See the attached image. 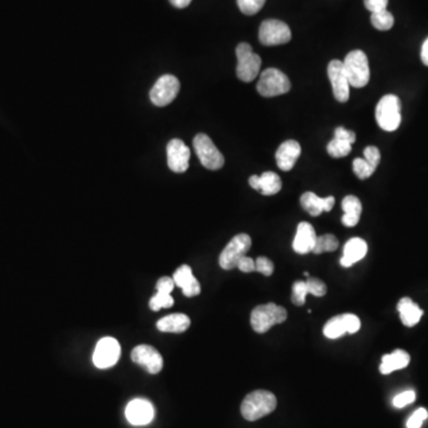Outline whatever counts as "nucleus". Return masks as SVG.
<instances>
[{
  "instance_id": "f257e3e1",
  "label": "nucleus",
  "mask_w": 428,
  "mask_h": 428,
  "mask_svg": "<svg viewBox=\"0 0 428 428\" xmlns=\"http://www.w3.org/2000/svg\"><path fill=\"white\" fill-rule=\"evenodd\" d=\"M278 406V400L273 392L268 390H255L243 400L241 412L245 420L257 421L263 416L269 415Z\"/></svg>"
},
{
  "instance_id": "f03ea898",
  "label": "nucleus",
  "mask_w": 428,
  "mask_h": 428,
  "mask_svg": "<svg viewBox=\"0 0 428 428\" xmlns=\"http://www.w3.org/2000/svg\"><path fill=\"white\" fill-rule=\"evenodd\" d=\"M287 317L288 314L285 308L270 302L266 305L257 306L252 311L250 321H251V326L255 332L266 333L273 326L278 325L287 320Z\"/></svg>"
},
{
  "instance_id": "7ed1b4c3",
  "label": "nucleus",
  "mask_w": 428,
  "mask_h": 428,
  "mask_svg": "<svg viewBox=\"0 0 428 428\" xmlns=\"http://www.w3.org/2000/svg\"><path fill=\"white\" fill-rule=\"evenodd\" d=\"M345 74L348 76L350 86L356 88L365 87L370 80L368 56L362 50H353L345 57Z\"/></svg>"
},
{
  "instance_id": "20e7f679",
  "label": "nucleus",
  "mask_w": 428,
  "mask_h": 428,
  "mask_svg": "<svg viewBox=\"0 0 428 428\" xmlns=\"http://www.w3.org/2000/svg\"><path fill=\"white\" fill-rule=\"evenodd\" d=\"M292 83L288 76L278 68H266L262 71L257 83V91L264 98H273L290 91Z\"/></svg>"
},
{
  "instance_id": "39448f33",
  "label": "nucleus",
  "mask_w": 428,
  "mask_h": 428,
  "mask_svg": "<svg viewBox=\"0 0 428 428\" xmlns=\"http://www.w3.org/2000/svg\"><path fill=\"white\" fill-rule=\"evenodd\" d=\"M238 64L236 68L237 78L244 83H251L257 78L261 69L262 59L259 55L255 54L252 47L249 43H239L236 48Z\"/></svg>"
},
{
  "instance_id": "423d86ee",
  "label": "nucleus",
  "mask_w": 428,
  "mask_h": 428,
  "mask_svg": "<svg viewBox=\"0 0 428 428\" xmlns=\"http://www.w3.org/2000/svg\"><path fill=\"white\" fill-rule=\"evenodd\" d=\"M376 120L382 130L392 132L399 129L401 124V101L399 97L387 94L378 101Z\"/></svg>"
},
{
  "instance_id": "0eeeda50",
  "label": "nucleus",
  "mask_w": 428,
  "mask_h": 428,
  "mask_svg": "<svg viewBox=\"0 0 428 428\" xmlns=\"http://www.w3.org/2000/svg\"><path fill=\"white\" fill-rule=\"evenodd\" d=\"M193 147L202 166L210 171H219L222 168L225 159L212 139L205 134H198L193 139Z\"/></svg>"
},
{
  "instance_id": "6e6552de",
  "label": "nucleus",
  "mask_w": 428,
  "mask_h": 428,
  "mask_svg": "<svg viewBox=\"0 0 428 428\" xmlns=\"http://www.w3.org/2000/svg\"><path fill=\"white\" fill-rule=\"evenodd\" d=\"M251 238L249 234H241L234 236L230 243L224 248L219 256V264L224 270L237 268V263L243 256H246L251 248Z\"/></svg>"
},
{
  "instance_id": "1a4fd4ad",
  "label": "nucleus",
  "mask_w": 428,
  "mask_h": 428,
  "mask_svg": "<svg viewBox=\"0 0 428 428\" xmlns=\"http://www.w3.org/2000/svg\"><path fill=\"white\" fill-rule=\"evenodd\" d=\"M259 42L266 47L281 45L292 40L290 27L278 20H266L261 24L258 32Z\"/></svg>"
},
{
  "instance_id": "9d476101",
  "label": "nucleus",
  "mask_w": 428,
  "mask_h": 428,
  "mask_svg": "<svg viewBox=\"0 0 428 428\" xmlns=\"http://www.w3.org/2000/svg\"><path fill=\"white\" fill-rule=\"evenodd\" d=\"M180 81L178 78L171 74H166L159 78L151 88L150 100L155 106L163 107L174 101L180 92Z\"/></svg>"
},
{
  "instance_id": "9b49d317",
  "label": "nucleus",
  "mask_w": 428,
  "mask_h": 428,
  "mask_svg": "<svg viewBox=\"0 0 428 428\" xmlns=\"http://www.w3.org/2000/svg\"><path fill=\"white\" fill-rule=\"evenodd\" d=\"M120 357V345L115 338H103L95 346L93 362L97 368H111Z\"/></svg>"
},
{
  "instance_id": "f8f14e48",
  "label": "nucleus",
  "mask_w": 428,
  "mask_h": 428,
  "mask_svg": "<svg viewBox=\"0 0 428 428\" xmlns=\"http://www.w3.org/2000/svg\"><path fill=\"white\" fill-rule=\"evenodd\" d=\"M327 74L332 85L333 94L339 103H346L350 98V83L345 74L344 64L339 59H333L327 67Z\"/></svg>"
},
{
  "instance_id": "ddd939ff",
  "label": "nucleus",
  "mask_w": 428,
  "mask_h": 428,
  "mask_svg": "<svg viewBox=\"0 0 428 428\" xmlns=\"http://www.w3.org/2000/svg\"><path fill=\"white\" fill-rule=\"evenodd\" d=\"M190 150L181 139H171L166 145V162L174 173H185L190 166Z\"/></svg>"
},
{
  "instance_id": "4468645a",
  "label": "nucleus",
  "mask_w": 428,
  "mask_h": 428,
  "mask_svg": "<svg viewBox=\"0 0 428 428\" xmlns=\"http://www.w3.org/2000/svg\"><path fill=\"white\" fill-rule=\"evenodd\" d=\"M131 358L136 364L142 365L148 373H159L163 368V358L157 350L150 345H138L131 352Z\"/></svg>"
},
{
  "instance_id": "2eb2a0df",
  "label": "nucleus",
  "mask_w": 428,
  "mask_h": 428,
  "mask_svg": "<svg viewBox=\"0 0 428 428\" xmlns=\"http://www.w3.org/2000/svg\"><path fill=\"white\" fill-rule=\"evenodd\" d=\"M154 406L147 400L136 399L127 404L125 415L129 422L135 426L148 425L154 419Z\"/></svg>"
},
{
  "instance_id": "dca6fc26",
  "label": "nucleus",
  "mask_w": 428,
  "mask_h": 428,
  "mask_svg": "<svg viewBox=\"0 0 428 428\" xmlns=\"http://www.w3.org/2000/svg\"><path fill=\"white\" fill-rule=\"evenodd\" d=\"M300 155H301V145L297 141L290 139V141L282 143L278 147L275 159L281 171H290L295 166Z\"/></svg>"
},
{
  "instance_id": "f3484780",
  "label": "nucleus",
  "mask_w": 428,
  "mask_h": 428,
  "mask_svg": "<svg viewBox=\"0 0 428 428\" xmlns=\"http://www.w3.org/2000/svg\"><path fill=\"white\" fill-rule=\"evenodd\" d=\"M317 234L309 222H302L297 225V234L293 241V250L299 255L309 254L313 251L317 242Z\"/></svg>"
},
{
  "instance_id": "a211bd4d",
  "label": "nucleus",
  "mask_w": 428,
  "mask_h": 428,
  "mask_svg": "<svg viewBox=\"0 0 428 428\" xmlns=\"http://www.w3.org/2000/svg\"><path fill=\"white\" fill-rule=\"evenodd\" d=\"M175 285L183 290V294L188 297H197L201 292V287L198 280L195 278L192 271V268L187 264L178 266V269L174 273L173 276Z\"/></svg>"
},
{
  "instance_id": "6ab92c4d",
  "label": "nucleus",
  "mask_w": 428,
  "mask_h": 428,
  "mask_svg": "<svg viewBox=\"0 0 428 428\" xmlns=\"http://www.w3.org/2000/svg\"><path fill=\"white\" fill-rule=\"evenodd\" d=\"M301 206L312 217H319L322 212H329L334 206V197L320 198L313 192H306L300 199Z\"/></svg>"
},
{
  "instance_id": "aec40b11",
  "label": "nucleus",
  "mask_w": 428,
  "mask_h": 428,
  "mask_svg": "<svg viewBox=\"0 0 428 428\" xmlns=\"http://www.w3.org/2000/svg\"><path fill=\"white\" fill-rule=\"evenodd\" d=\"M368 252V244L362 238H351L346 242L343 250V257L341 258V266L350 268L357 262L362 261Z\"/></svg>"
},
{
  "instance_id": "412c9836",
  "label": "nucleus",
  "mask_w": 428,
  "mask_h": 428,
  "mask_svg": "<svg viewBox=\"0 0 428 428\" xmlns=\"http://www.w3.org/2000/svg\"><path fill=\"white\" fill-rule=\"evenodd\" d=\"M397 311L400 313L402 324L407 327L415 326L420 321L421 317L424 314V311L409 297L401 299L397 304Z\"/></svg>"
},
{
  "instance_id": "4be33fe9",
  "label": "nucleus",
  "mask_w": 428,
  "mask_h": 428,
  "mask_svg": "<svg viewBox=\"0 0 428 428\" xmlns=\"http://www.w3.org/2000/svg\"><path fill=\"white\" fill-rule=\"evenodd\" d=\"M341 208L344 211V215L341 218L343 225L346 227H353L359 222L362 214V202L355 195H348L341 201Z\"/></svg>"
},
{
  "instance_id": "5701e85b",
  "label": "nucleus",
  "mask_w": 428,
  "mask_h": 428,
  "mask_svg": "<svg viewBox=\"0 0 428 428\" xmlns=\"http://www.w3.org/2000/svg\"><path fill=\"white\" fill-rule=\"evenodd\" d=\"M411 362V356L404 350H395L394 352L385 355L382 357V363L380 365V373L389 375L395 370L404 369Z\"/></svg>"
},
{
  "instance_id": "b1692460",
  "label": "nucleus",
  "mask_w": 428,
  "mask_h": 428,
  "mask_svg": "<svg viewBox=\"0 0 428 428\" xmlns=\"http://www.w3.org/2000/svg\"><path fill=\"white\" fill-rule=\"evenodd\" d=\"M190 319L186 314L174 313L157 321V329L161 332L183 333L190 329Z\"/></svg>"
},
{
  "instance_id": "393cba45",
  "label": "nucleus",
  "mask_w": 428,
  "mask_h": 428,
  "mask_svg": "<svg viewBox=\"0 0 428 428\" xmlns=\"http://www.w3.org/2000/svg\"><path fill=\"white\" fill-rule=\"evenodd\" d=\"M281 178L273 171H266L259 176V190L262 194L270 197V195L278 194L281 190Z\"/></svg>"
},
{
  "instance_id": "a878e982",
  "label": "nucleus",
  "mask_w": 428,
  "mask_h": 428,
  "mask_svg": "<svg viewBox=\"0 0 428 428\" xmlns=\"http://www.w3.org/2000/svg\"><path fill=\"white\" fill-rule=\"evenodd\" d=\"M339 246V241L336 236L333 234H322L320 237L317 238V242L313 248V254L320 255L324 252H332L336 251Z\"/></svg>"
},
{
  "instance_id": "bb28decb",
  "label": "nucleus",
  "mask_w": 428,
  "mask_h": 428,
  "mask_svg": "<svg viewBox=\"0 0 428 428\" xmlns=\"http://www.w3.org/2000/svg\"><path fill=\"white\" fill-rule=\"evenodd\" d=\"M344 334H346V331L343 324L341 314L329 319L324 326V336L329 339H337V338L343 337Z\"/></svg>"
},
{
  "instance_id": "cd10ccee",
  "label": "nucleus",
  "mask_w": 428,
  "mask_h": 428,
  "mask_svg": "<svg viewBox=\"0 0 428 428\" xmlns=\"http://www.w3.org/2000/svg\"><path fill=\"white\" fill-rule=\"evenodd\" d=\"M371 24L373 25V28L380 31H387L390 30L394 25V16L388 10H383V11L373 12L371 13Z\"/></svg>"
},
{
  "instance_id": "c85d7f7f",
  "label": "nucleus",
  "mask_w": 428,
  "mask_h": 428,
  "mask_svg": "<svg viewBox=\"0 0 428 428\" xmlns=\"http://www.w3.org/2000/svg\"><path fill=\"white\" fill-rule=\"evenodd\" d=\"M351 149H352V144L341 141V139L333 138L327 144V152L334 159H341V157L348 156L351 152Z\"/></svg>"
},
{
  "instance_id": "c756f323",
  "label": "nucleus",
  "mask_w": 428,
  "mask_h": 428,
  "mask_svg": "<svg viewBox=\"0 0 428 428\" xmlns=\"http://www.w3.org/2000/svg\"><path fill=\"white\" fill-rule=\"evenodd\" d=\"M353 173L357 178L361 180H366L375 173L376 168H373L370 163L366 162L364 159H355L352 163Z\"/></svg>"
},
{
  "instance_id": "7c9ffc66",
  "label": "nucleus",
  "mask_w": 428,
  "mask_h": 428,
  "mask_svg": "<svg viewBox=\"0 0 428 428\" xmlns=\"http://www.w3.org/2000/svg\"><path fill=\"white\" fill-rule=\"evenodd\" d=\"M266 1V0H237V5L244 15L252 16L261 11Z\"/></svg>"
},
{
  "instance_id": "2f4dec72",
  "label": "nucleus",
  "mask_w": 428,
  "mask_h": 428,
  "mask_svg": "<svg viewBox=\"0 0 428 428\" xmlns=\"http://www.w3.org/2000/svg\"><path fill=\"white\" fill-rule=\"evenodd\" d=\"M173 305H174V299L171 297V294L159 293V292L155 297H151L149 302L150 308L155 312L162 308H171Z\"/></svg>"
},
{
  "instance_id": "473e14b6",
  "label": "nucleus",
  "mask_w": 428,
  "mask_h": 428,
  "mask_svg": "<svg viewBox=\"0 0 428 428\" xmlns=\"http://www.w3.org/2000/svg\"><path fill=\"white\" fill-rule=\"evenodd\" d=\"M307 295H308V290H307L306 282H294L293 290H292V302H293L294 305H305Z\"/></svg>"
},
{
  "instance_id": "72a5a7b5",
  "label": "nucleus",
  "mask_w": 428,
  "mask_h": 428,
  "mask_svg": "<svg viewBox=\"0 0 428 428\" xmlns=\"http://www.w3.org/2000/svg\"><path fill=\"white\" fill-rule=\"evenodd\" d=\"M308 294H312L314 297H321L327 293V287L325 283L317 278H308L306 281Z\"/></svg>"
},
{
  "instance_id": "f704fd0d",
  "label": "nucleus",
  "mask_w": 428,
  "mask_h": 428,
  "mask_svg": "<svg viewBox=\"0 0 428 428\" xmlns=\"http://www.w3.org/2000/svg\"><path fill=\"white\" fill-rule=\"evenodd\" d=\"M341 318H343V324H344L346 333L353 334V333L358 332L359 329H361V320H359V318L355 315V314H341Z\"/></svg>"
},
{
  "instance_id": "c9c22d12",
  "label": "nucleus",
  "mask_w": 428,
  "mask_h": 428,
  "mask_svg": "<svg viewBox=\"0 0 428 428\" xmlns=\"http://www.w3.org/2000/svg\"><path fill=\"white\" fill-rule=\"evenodd\" d=\"M415 392L413 390H407V392H401L397 397H394L392 404L397 408H404L406 406L413 404L415 401Z\"/></svg>"
},
{
  "instance_id": "e433bc0d",
  "label": "nucleus",
  "mask_w": 428,
  "mask_h": 428,
  "mask_svg": "<svg viewBox=\"0 0 428 428\" xmlns=\"http://www.w3.org/2000/svg\"><path fill=\"white\" fill-rule=\"evenodd\" d=\"M428 418V412L425 408L416 409L414 414L407 421V427L420 428Z\"/></svg>"
},
{
  "instance_id": "4c0bfd02",
  "label": "nucleus",
  "mask_w": 428,
  "mask_h": 428,
  "mask_svg": "<svg viewBox=\"0 0 428 428\" xmlns=\"http://www.w3.org/2000/svg\"><path fill=\"white\" fill-rule=\"evenodd\" d=\"M255 263H256L255 271L263 273L264 276H270L273 273V263L270 261L269 258L262 256V257H258Z\"/></svg>"
},
{
  "instance_id": "58836bf2",
  "label": "nucleus",
  "mask_w": 428,
  "mask_h": 428,
  "mask_svg": "<svg viewBox=\"0 0 428 428\" xmlns=\"http://www.w3.org/2000/svg\"><path fill=\"white\" fill-rule=\"evenodd\" d=\"M364 159L366 162L370 163L373 168H377L380 161V152L378 148L373 147V145L365 148Z\"/></svg>"
},
{
  "instance_id": "ea45409f",
  "label": "nucleus",
  "mask_w": 428,
  "mask_h": 428,
  "mask_svg": "<svg viewBox=\"0 0 428 428\" xmlns=\"http://www.w3.org/2000/svg\"><path fill=\"white\" fill-rule=\"evenodd\" d=\"M334 138L341 139L345 142H349L350 144H353L356 142V134L353 131L346 130L345 127H339L334 130Z\"/></svg>"
},
{
  "instance_id": "a19ab883",
  "label": "nucleus",
  "mask_w": 428,
  "mask_h": 428,
  "mask_svg": "<svg viewBox=\"0 0 428 428\" xmlns=\"http://www.w3.org/2000/svg\"><path fill=\"white\" fill-rule=\"evenodd\" d=\"M175 282L171 278L164 276V278H159L156 285V290L159 293L171 294L174 290Z\"/></svg>"
},
{
  "instance_id": "79ce46f5",
  "label": "nucleus",
  "mask_w": 428,
  "mask_h": 428,
  "mask_svg": "<svg viewBox=\"0 0 428 428\" xmlns=\"http://www.w3.org/2000/svg\"><path fill=\"white\" fill-rule=\"evenodd\" d=\"M388 1L389 0H364V5L366 10L373 13V12L387 10Z\"/></svg>"
},
{
  "instance_id": "37998d69",
  "label": "nucleus",
  "mask_w": 428,
  "mask_h": 428,
  "mask_svg": "<svg viewBox=\"0 0 428 428\" xmlns=\"http://www.w3.org/2000/svg\"><path fill=\"white\" fill-rule=\"evenodd\" d=\"M238 269L243 271V273H252L256 269V263L254 259L248 256H243L237 263Z\"/></svg>"
},
{
  "instance_id": "c03bdc74",
  "label": "nucleus",
  "mask_w": 428,
  "mask_h": 428,
  "mask_svg": "<svg viewBox=\"0 0 428 428\" xmlns=\"http://www.w3.org/2000/svg\"><path fill=\"white\" fill-rule=\"evenodd\" d=\"M421 59H422L425 66L428 67V38L425 41L422 48H421Z\"/></svg>"
},
{
  "instance_id": "a18cd8bd",
  "label": "nucleus",
  "mask_w": 428,
  "mask_h": 428,
  "mask_svg": "<svg viewBox=\"0 0 428 428\" xmlns=\"http://www.w3.org/2000/svg\"><path fill=\"white\" fill-rule=\"evenodd\" d=\"M171 4L175 8H185L192 3V0H169Z\"/></svg>"
},
{
  "instance_id": "49530a36",
  "label": "nucleus",
  "mask_w": 428,
  "mask_h": 428,
  "mask_svg": "<svg viewBox=\"0 0 428 428\" xmlns=\"http://www.w3.org/2000/svg\"><path fill=\"white\" fill-rule=\"evenodd\" d=\"M249 185L252 187L255 190H259V176H257V175L250 176Z\"/></svg>"
}]
</instances>
